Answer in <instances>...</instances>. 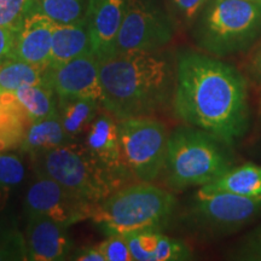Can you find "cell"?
<instances>
[{
  "label": "cell",
  "instance_id": "cell-7",
  "mask_svg": "<svg viewBox=\"0 0 261 261\" xmlns=\"http://www.w3.org/2000/svg\"><path fill=\"white\" fill-rule=\"evenodd\" d=\"M189 227L205 237H224L261 218V196L196 191L184 215Z\"/></svg>",
  "mask_w": 261,
  "mask_h": 261
},
{
  "label": "cell",
  "instance_id": "cell-11",
  "mask_svg": "<svg viewBox=\"0 0 261 261\" xmlns=\"http://www.w3.org/2000/svg\"><path fill=\"white\" fill-rule=\"evenodd\" d=\"M46 81L57 97L92 98L102 103L100 61L93 52L47 69Z\"/></svg>",
  "mask_w": 261,
  "mask_h": 261
},
{
  "label": "cell",
  "instance_id": "cell-19",
  "mask_svg": "<svg viewBox=\"0 0 261 261\" xmlns=\"http://www.w3.org/2000/svg\"><path fill=\"white\" fill-rule=\"evenodd\" d=\"M57 113L61 123L69 138L86 133L100 109L102 103L92 98L57 97Z\"/></svg>",
  "mask_w": 261,
  "mask_h": 261
},
{
  "label": "cell",
  "instance_id": "cell-10",
  "mask_svg": "<svg viewBox=\"0 0 261 261\" xmlns=\"http://www.w3.org/2000/svg\"><path fill=\"white\" fill-rule=\"evenodd\" d=\"M94 205L39 173L24 196L25 215H42L65 227L91 219Z\"/></svg>",
  "mask_w": 261,
  "mask_h": 261
},
{
  "label": "cell",
  "instance_id": "cell-8",
  "mask_svg": "<svg viewBox=\"0 0 261 261\" xmlns=\"http://www.w3.org/2000/svg\"><path fill=\"white\" fill-rule=\"evenodd\" d=\"M117 126L127 172L136 181H155L165 167L169 137L166 126L151 115L119 120Z\"/></svg>",
  "mask_w": 261,
  "mask_h": 261
},
{
  "label": "cell",
  "instance_id": "cell-30",
  "mask_svg": "<svg viewBox=\"0 0 261 261\" xmlns=\"http://www.w3.org/2000/svg\"><path fill=\"white\" fill-rule=\"evenodd\" d=\"M237 260L261 261V225L248 234L233 255Z\"/></svg>",
  "mask_w": 261,
  "mask_h": 261
},
{
  "label": "cell",
  "instance_id": "cell-22",
  "mask_svg": "<svg viewBox=\"0 0 261 261\" xmlns=\"http://www.w3.org/2000/svg\"><path fill=\"white\" fill-rule=\"evenodd\" d=\"M14 93L31 122L39 121L57 112V94L47 81L23 86Z\"/></svg>",
  "mask_w": 261,
  "mask_h": 261
},
{
  "label": "cell",
  "instance_id": "cell-25",
  "mask_svg": "<svg viewBox=\"0 0 261 261\" xmlns=\"http://www.w3.org/2000/svg\"><path fill=\"white\" fill-rule=\"evenodd\" d=\"M25 177V167L17 155L0 152V190L18 187Z\"/></svg>",
  "mask_w": 261,
  "mask_h": 261
},
{
  "label": "cell",
  "instance_id": "cell-6",
  "mask_svg": "<svg viewBox=\"0 0 261 261\" xmlns=\"http://www.w3.org/2000/svg\"><path fill=\"white\" fill-rule=\"evenodd\" d=\"M31 159L34 173L46 175L71 194L94 204L129 184L103 167L84 144L75 142Z\"/></svg>",
  "mask_w": 261,
  "mask_h": 261
},
{
  "label": "cell",
  "instance_id": "cell-20",
  "mask_svg": "<svg viewBox=\"0 0 261 261\" xmlns=\"http://www.w3.org/2000/svg\"><path fill=\"white\" fill-rule=\"evenodd\" d=\"M70 142L74 140L65 133L56 112L54 115L31 122L25 132L21 150L29 156H34L50 151Z\"/></svg>",
  "mask_w": 261,
  "mask_h": 261
},
{
  "label": "cell",
  "instance_id": "cell-34",
  "mask_svg": "<svg viewBox=\"0 0 261 261\" xmlns=\"http://www.w3.org/2000/svg\"><path fill=\"white\" fill-rule=\"evenodd\" d=\"M252 2H256V3H261V0H252Z\"/></svg>",
  "mask_w": 261,
  "mask_h": 261
},
{
  "label": "cell",
  "instance_id": "cell-24",
  "mask_svg": "<svg viewBox=\"0 0 261 261\" xmlns=\"http://www.w3.org/2000/svg\"><path fill=\"white\" fill-rule=\"evenodd\" d=\"M33 9L58 24L83 22L86 12L84 0H35Z\"/></svg>",
  "mask_w": 261,
  "mask_h": 261
},
{
  "label": "cell",
  "instance_id": "cell-14",
  "mask_svg": "<svg viewBox=\"0 0 261 261\" xmlns=\"http://www.w3.org/2000/svg\"><path fill=\"white\" fill-rule=\"evenodd\" d=\"M55 22L32 9L16 31L14 58L27 62L42 70L50 67Z\"/></svg>",
  "mask_w": 261,
  "mask_h": 261
},
{
  "label": "cell",
  "instance_id": "cell-5",
  "mask_svg": "<svg viewBox=\"0 0 261 261\" xmlns=\"http://www.w3.org/2000/svg\"><path fill=\"white\" fill-rule=\"evenodd\" d=\"M194 24L196 44L212 56L241 54L261 37V3L210 0Z\"/></svg>",
  "mask_w": 261,
  "mask_h": 261
},
{
  "label": "cell",
  "instance_id": "cell-9",
  "mask_svg": "<svg viewBox=\"0 0 261 261\" xmlns=\"http://www.w3.org/2000/svg\"><path fill=\"white\" fill-rule=\"evenodd\" d=\"M172 37V19L154 0H127L116 54L161 50Z\"/></svg>",
  "mask_w": 261,
  "mask_h": 261
},
{
  "label": "cell",
  "instance_id": "cell-18",
  "mask_svg": "<svg viewBox=\"0 0 261 261\" xmlns=\"http://www.w3.org/2000/svg\"><path fill=\"white\" fill-rule=\"evenodd\" d=\"M31 120L14 92L0 93V152L19 148Z\"/></svg>",
  "mask_w": 261,
  "mask_h": 261
},
{
  "label": "cell",
  "instance_id": "cell-12",
  "mask_svg": "<svg viewBox=\"0 0 261 261\" xmlns=\"http://www.w3.org/2000/svg\"><path fill=\"white\" fill-rule=\"evenodd\" d=\"M127 0H87L85 22L92 52L100 62L116 55V40Z\"/></svg>",
  "mask_w": 261,
  "mask_h": 261
},
{
  "label": "cell",
  "instance_id": "cell-27",
  "mask_svg": "<svg viewBox=\"0 0 261 261\" xmlns=\"http://www.w3.org/2000/svg\"><path fill=\"white\" fill-rule=\"evenodd\" d=\"M35 0H0V25L17 31Z\"/></svg>",
  "mask_w": 261,
  "mask_h": 261
},
{
  "label": "cell",
  "instance_id": "cell-28",
  "mask_svg": "<svg viewBox=\"0 0 261 261\" xmlns=\"http://www.w3.org/2000/svg\"><path fill=\"white\" fill-rule=\"evenodd\" d=\"M98 246L106 256V261H133L125 234H108Z\"/></svg>",
  "mask_w": 261,
  "mask_h": 261
},
{
  "label": "cell",
  "instance_id": "cell-13",
  "mask_svg": "<svg viewBox=\"0 0 261 261\" xmlns=\"http://www.w3.org/2000/svg\"><path fill=\"white\" fill-rule=\"evenodd\" d=\"M68 227L42 215H27L24 240L27 260H67L73 249Z\"/></svg>",
  "mask_w": 261,
  "mask_h": 261
},
{
  "label": "cell",
  "instance_id": "cell-29",
  "mask_svg": "<svg viewBox=\"0 0 261 261\" xmlns=\"http://www.w3.org/2000/svg\"><path fill=\"white\" fill-rule=\"evenodd\" d=\"M210 0H171L173 16L185 25L196 22Z\"/></svg>",
  "mask_w": 261,
  "mask_h": 261
},
{
  "label": "cell",
  "instance_id": "cell-2",
  "mask_svg": "<svg viewBox=\"0 0 261 261\" xmlns=\"http://www.w3.org/2000/svg\"><path fill=\"white\" fill-rule=\"evenodd\" d=\"M175 75L161 50L116 54L100 62L103 109L117 120L152 115L172 102Z\"/></svg>",
  "mask_w": 261,
  "mask_h": 261
},
{
  "label": "cell",
  "instance_id": "cell-32",
  "mask_svg": "<svg viewBox=\"0 0 261 261\" xmlns=\"http://www.w3.org/2000/svg\"><path fill=\"white\" fill-rule=\"evenodd\" d=\"M73 260L76 261H106V256L98 244L93 246H86L80 248L74 256L71 257Z\"/></svg>",
  "mask_w": 261,
  "mask_h": 261
},
{
  "label": "cell",
  "instance_id": "cell-33",
  "mask_svg": "<svg viewBox=\"0 0 261 261\" xmlns=\"http://www.w3.org/2000/svg\"><path fill=\"white\" fill-rule=\"evenodd\" d=\"M250 74L255 83L261 86V45L254 55L252 64H250Z\"/></svg>",
  "mask_w": 261,
  "mask_h": 261
},
{
  "label": "cell",
  "instance_id": "cell-1",
  "mask_svg": "<svg viewBox=\"0 0 261 261\" xmlns=\"http://www.w3.org/2000/svg\"><path fill=\"white\" fill-rule=\"evenodd\" d=\"M173 109L189 126L214 136L227 146L244 138L250 127L247 80L233 65L195 51L175 60Z\"/></svg>",
  "mask_w": 261,
  "mask_h": 261
},
{
  "label": "cell",
  "instance_id": "cell-17",
  "mask_svg": "<svg viewBox=\"0 0 261 261\" xmlns=\"http://www.w3.org/2000/svg\"><path fill=\"white\" fill-rule=\"evenodd\" d=\"M89 52L92 46L85 19L79 23L55 24L48 69Z\"/></svg>",
  "mask_w": 261,
  "mask_h": 261
},
{
  "label": "cell",
  "instance_id": "cell-16",
  "mask_svg": "<svg viewBox=\"0 0 261 261\" xmlns=\"http://www.w3.org/2000/svg\"><path fill=\"white\" fill-rule=\"evenodd\" d=\"M133 261H185L192 259L187 244L168 237L161 230H144L126 234Z\"/></svg>",
  "mask_w": 261,
  "mask_h": 261
},
{
  "label": "cell",
  "instance_id": "cell-4",
  "mask_svg": "<svg viewBox=\"0 0 261 261\" xmlns=\"http://www.w3.org/2000/svg\"><path fill=\"white\" fill-rule=\"evenodd\" d=\"M230 146L194 126L177 127L168 137L165 182L172 191L204 187L232 167Z\"/></svg>",
  "mask_w": 261,
  "mask_h": 261
},
{
  "label": "cell",
  "instance_id": "cell-15",
  "mask_svg": "<svg viewBox=\"0 0 261 261\" xmlns=\"http://www.w3.org/2000/svg\"><path fill=\"white\" fill-rule=\"evenodd\" d=\"M117 125L115 116L107 110L100 112L85 133L84 145L103 167L130 182L133 179L123 163Z\"/></svg>",
  "mask_w": 261,
  "mask_h": 261
},
{
  "label": "cell",
  "instance_id": "cell-23",
  "mask_svg": "<svg viewBox=\"0 0 261 261\" xmlns=\"http://www.w3.org/2000/svg\"><path fill=\"white\" fill-rule=\"evenodd\" d=\"M46 81V70L19 60H10L0 67L2 92H16L18 89Z\"/></svg>",
  "mask_w": 261,
  "mask_h": 261
},
{
  "label": "cell",
  "instance_id": "cell-31",
  "mask_svg": "<svg viewBox=\"0 0 261 261\" xmlns=\"http://www.w3.org/2000/svg\"><path fill=\"white\" fill-rule=\"evenodd\" d=\"M16 29L0 25V67L10 60H14Z\"/></svg>",
  "mask_w": 261,
  "mask_h": 261
},
{
  "label": "cell",
  "instance_id": "cell-26",
  "mask_svg": "<svg viewBox=\"0 0 261 261\" xmlns=\"http://www.w3.org/2000/svg\"><path fill=\"white\" fill-rule=\"evenodd\" d=\"M27 260L24 234L15 228H0V261Z\"/></svg>",
  "mask_w": 261,
  "mask_h": 261
},
{
  "label": "cell",
  "instance_id": "cell-3",
  "mask_svg": "<svg viewBox=\"0 0 261 261\" xmlns=\"http://www.w3.org/2000/svg\"><path fill=\"white\" fill-rule=\"evenodd\" d=\"M177 210V198L152 182L136 181L120 188L94 205L91 220L107 234L162 230Z\"/></svg>",
  "mask_w": 261,
  "mask_h": 261
},
{
  "label": "cell",
  "instance_id": "cell-21",
  "mask_svg": "<svg viewBox=\"0 0 261 261\" xmlns=\"http://www.w3.org/2000/svg\"><path fill=\"white\" fill-rule=\"evenodd\" d=\"M210 192H228L238 196H261V166L255 163L231 167L210 184L201 187Z\"/></svg>",
  "mask_w": 261,
  "mask_h": 261
}]
</instances>
